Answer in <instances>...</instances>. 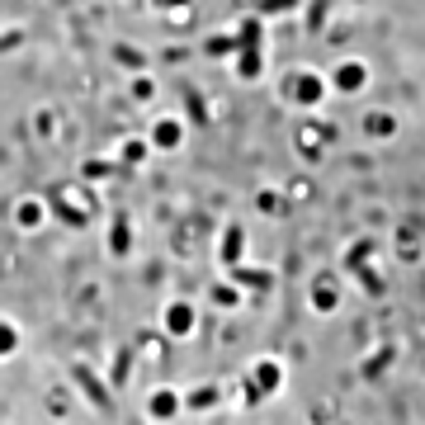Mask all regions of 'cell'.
I'll return each mask as SVG.
<instances>
[{
	"instance_id": "cell-1",
	"label": "cell",
	"mask_w": 425,
	"mask_h": 425,
	"mask_svg": "<svg viewBox=\"0 0 425 425\" xmlns=\"http://www.w3.org/2000/svg\"><path fill=\"white\" fill-rule=\"evenodd\" d=\"M76 383L85 388V397H90L94 407H99V411H109V416H113V397L104 393V383H99V378H94L90 369H85V364H76Z\"/></svg>"
},
{
	"instance_id": "cell-2",
	"label": "cell",
	"mask_w": 425,
	"mask_h": 425,
	"mask_svg": "<svg viewBox=\"0 0 425 425\" xmlns=\"http://www.w3.org/2000/svg\"><path fill=\"white\" fill-rule=\"evenodd\" d=\"M288 94H293V99H302V104H316V99H321V80H316L312 71H302V76L288 85Z\"/></svg>"
},
{
	"instance_id": "cell-3",
	"label": "cell",
	"mask_w": 425,
	"mask_h": 425,
	"mask_svg": "<svg viewBox=\"0 0 425 425\" xmlns=\"http://www.w3.org/2000/svg\"><path fill=\"white\" fill-rule=\"evenodd\" d=\"M364 80H369V71H364L359 62H345V66H335V90H359Z\"/></svg>"
},
{
	"instance_id": "cell-4",
	"label": "cell",
	"mask_w": 425,
	"mask_h": 425,
	"mask_svg": "<svg viewBox=\"0 0 425 425\" xmlns=\"http://www.w3.org/2000/svg\"><path fill=\"white\" fill-rule=\"evenodd\" d=\"M274 388H279V369H274V364H260L251 374V397H265V393H274Z\"/></svg>"
},
{
	"instance_id": "cell-5",
	"label": "cell",
	"mask_w": 425,
	"mask_h": 425,
	"mask_svg": "<svg viewBox=\"0 0 425 425\" xmlns=\"http://www.w3.org/2000/svg\"><path fill=\"white\" fill-rule=\"evenodd\" d=\"M260 62H265V52H260V47H241V57H236V76L255 80V76H260Z\"/></svg>"
},
{
	"instance_id": "cell-6",
	"label": "cell",
	"mask_w": 425,
	"mask_h": 425,
	"mask_svg": "<svg viewBox=\"0 0 425 425\" xmlns=\"http://www.w3.org/2000/svg\"><path fill=\"white\" fill-rule=\"evenodd\" d=\"M204 52H208V57H227V52H241V38H236V33H213V38L204 43Z\"/></svg>"
},
{
	"instance_id": "cell-7",
	"label": "cell",
	"mask_w": 425,
	"mask_h": 425,
	"mask_svg": "<svg viewBox=\"0 0 425 425\" xmlns=\"http://www.w3.org/2000/svg\"><path fill=\"white\" fill-rule=\"evenodd\" d=\"M166 326H171L175 335H185V331L194 326V307H189V302H175L171 312H166Z\"/></svg>"
},
{
	"instance_id": "cell-8",
	"label": "cell",
	"mask_w": 425,
	"mask_h": 425,
	"mask_svg": "<svg viewBox=\"0 0 425 425\" xmlns=\"http://www.w3.org/2000/svg\"><path fill=\"white\" fill-rule=\"evenodd\" d=\"M152 137H156V147H175V142L185 137V128L175 123V118H161V123H156V133H152Z\"/></svg>"
},
{
	"instance_id": "cell-9",
	"label": "cell",
	"mask_w": 425,
	"mask_h": 425,
	"mask_svg": "<svg viewBox=\"0 0 425 425\" xmlns=\"http://www.w3.org/2000/svg\"><path fill=\"white\" fill-rule=\"evenodd\" d=\"M241 260V227H227L222 236V265H236Z\"/></svg>"
},
{
	"instance_id": "cell-10",
	"label": "cell",
	"mask_w": 425,
	"mask_h": 425,
	"mask_svg": "<svg viewBox=\"0 0 425 425\" xmlns=\"http://www.w3.org/2000/svg\"><path fill=\"white\" fill-rule=\"evenodd\" d=\"M236 38H241V47H260V38H265V33H260V19H246V24L236 29Z\"/></svg>"
},
{
	"instance_id": "cell-11",
	"label": "cell",
	"mask_w": 425,
	"mask_h": 425,
	"mask_svg": "<svg viewBox=\"0 0 425 425\" xmlns=\"http://www.w3.org/2000/svg\"><path fill=\"white\" fill-rule=\"evenodd\" d=\"M185 104H189V113H194V123H208V109H204V99H199L194 85H185Z\"/></svg>"
},
{
	"instance_id": "cell-12",
	"label": "cell",
	"mask_w": 425,
	"mask_h": 425,
	"mask_svg": "<svg viewBox=\"0 0 425 425\" xmlns=\"http://www.w3.org/2000/svg\"><path fill=\"white\" fill-rule=\"evenodd\" d=\"M52 208H57L71 227H80V222H85V213H80V208H71V204H62V199H57V189H52Z\"/></svg>"
},
{
	"instance_id": "cell-13",
	"label": "cell",
	"mask_w": 425,
	"mask_h": 425,
	"mask_svg": "<svg viewBox=\"0 0 425 425\" xmlns=\"http://www.w3.org/2000/svg\"><path fill=\"white\" fill-rule=\"evenodd\" d=\"M113 251H118V255L128 251V218H123V213L113 218Z\"/></svg>"
},
{
	"instance_id": "cell-14",
	"label": "cell",
	"mask_w": 425,
	"mask_h": 425,
	"mask_svg": "<svg viewBox=\"0 0 425 425\" xmlns=\"http://www.w3.org/2000/svg\"><path fill=\"white\" fill-rule=\"evenodd\" d=\"M175 407H180V402H175V393H156V397H152V411H156V416H171Z\"/></svg>"
},
{
	"instance_id": "cell-15",
	"label": "cell",
	"mask_w": 425,
	"mask_h": 425,
	"mask_svg": "<svg viewBox=\"0 0 425 425\" xmlns=\"http://www.w3.org/2000/svg\"><path fill=\"white\" fill-rule=\"evenodd\" d=\"M364 128H369V133H393V118H388V113H369V118H364Z\"/></svg>"
},
{
	"instance_id": "cell-16",
	"label": "cell",
	"mask_w": 425,
	"mask_h": 425,
	"mask_svg": "<svg viewBox=\"0 0 425 425\" xmlns=\"http://www.w3.org/2000/svg\"><path fill=\"white\" fill-rule=\"evenodd\" d=\"M236 279L251 283V288H269V274H265V269H260V274H255V269H236Z\"/></svg>"
},
{
	"instance_id": "cell-17",
	"label": "cell",
	"mask_w": 425,
	"mask_h": 425,
	"mask_svg": "<svg viewBox=\"0 0 425 425\" xmlns=\"http://www.w3.org/2000/svg\"><path fill=\"white\" fill-rule=\"evenodd\" d=\"M298 0H260V15H288Z\"/></svg>"
},
{
	"instance_id": "cell-18",
	"label": "cell",
	"mask_w": 425,
	"mask_h": 425,
	"mask_svg": "<svg viewBox=\"0 0 425 425\" xmlns=\"http://www.w3.org/2000/svg\"><path fill=\"white\" fill-rule=\"evenodd\" d=\"M218 402V388H199V393H189V407H213Z\"/></svg>"
},
{
	"instance_id": "cell-19",
	"label": "cell",
	"mask_w": 425,
	"mask_h": 425,
	"mask_svg": "<svg viewBox=\"0 0 425 425\" xmlns=\"http://www.w3.org/2000/svg\"><path fill=\"white\" fill-rule=\"evenodd\" d=\"M326 5H331V0H312V10H307V24H312V29H321V19H326Z\"/></svg>"
},
{
	"instance_id": "cell-20",
	"label": "cell",
	"mask_w": 425,
	"mask_h": 425,
	"mask_svg": "<svg viewBox=\"0 0 425 425\" xmlns=\"http://www.w3.org/2000/svg\"><path fill=\"white\" fill-rule=\"evenodd\" d=\"M142 156H147V142H128V147H123V161H128V166H133V161H142Z\"/></svg>"
},
{
	"instance_id": "cell-21",
	"label": "cell",
	"mask_w": 425,
	"mask_h": 425,
	"mask_svg": "<svg viewBox=\"0 0 425 425\" xmlns=\"http://www.w3.org/2000/svg\"><path fill=\"white\" fill-rule=\"evenodd\" d=\"M113 171H118L113 161H90V166H85V175H113Z\"/></svg>"
},
{
	"instance_id": "cell-22",
	"label": "cell",
	"mask_w": 425,
	"mask_h": 425,
	"mask_svg": "<svg viewBox=\"0 0 425 425\" xmlns=\"http://www.w3.org/2000/svg\"><path fill=\"white\" fill-rule=\"evenodd\" d=\"M10 350H15V331L0 326V355H10Z\"/></svg>"
},
{
	"instance_id": "cell-23",
	"label": "cell",
	"mask_w": 425,
	"mask_h": 425,
	"mask_svg": "<svg viewBox=\"0 0 425 425\" xmlns=\"http://www.w3.org/2000/svg\"><path fill=\"white\" fill-rule=\"evenodd\" d=\"M38 218H43V213H38V208H33V204H29V208H19V222H24V227H33V222H38Z\"/></svg>"
},
{
	"instance_id": "cell-24",
	"label": "cell",
	"mask_w": 425,
	"mask_h": 425,
	"mask_svg": "<svg viewBox=\"0 0 425 425\" xmlns=\"http://www.w3.org/2000/svg\"><path fill=\"white\" fill-rule=\"evenodd\" d=\"M123 374H128V350L118 355V364H113V383H123Z\"/></svg>"
},
{
	"instance_id": "cell-25",
	"label": "cell",
	"mask_w": 425,
	"mask_h": 425,
	"mask_svg": "<svg viewBox=\"0 0 425 425\" xmlns=\"http://www.w3.org/2000/svg\"><path fill=\"white\" fill-rule=\"evenodd\" d=\"M156 5H166V10H180V5H189V0H156Z\"/></svg>"
}]
</instances>
